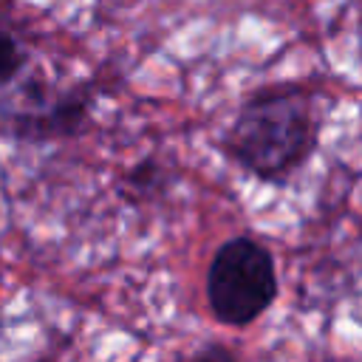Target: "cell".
Returning <instances> with one entry per match:
<instances>
[{"instance_id": "obj_1", "label": "cell", "mask_w": 362, "mask_h": 362, "mask_svg": "<svg viewBox=\"0 0 362 362\" xmlns=\"http://www.w3.org/2000/svg\"><path fill=\"white\" fill-rule=\"evenodd\" d=\"M317 147V119L300 90H260L226 133L229 156L257 178L274 181L300 167Z\"/></svg>"}, {"instance_id": "obj_4", "label": "cell", "mask_w": 362, "mask_h": 362, "mask_svg": "<svg viewBox=\"0 0 362 362\" xmlns=\"http://www.w3.org/2000/svg\"><path fill=\"white\" fill-rule=\"evenodd\" d=\"M25 65V51L17 42L14 34H8L6 28H0V82H8L20 74V68Z\"/></svg>"}, {"instance_id": "obj_2", "label": "cell", "mask_w": 362, "mask_h": 362, "mask_svg": "<svg viewBox=\"0 0 362 362\" xmlns=\"http://www.w3.org/2000/svg\"><path fill=\"white\" fill-rule=\"evenodd\" d=\"M277 297V272L269 249L252 238L226 240L206 272V300L226 325L255 322Z\"/></svg>"}, {"instance_id": "obj_3", "label": "cell", "mask_w": 362, "mask_h": 362, "mask_svg": "<svg viewBox=\"0 0 362 362\" xmlns=\"http://www.w3.org/2000/svg\"><path fill=\"white\" fill-rule=\"evenodd\" d=\"M90 116V96L85 90H71L57 102L34 110H20L11 119V136L20 141H48L62 136H76Z\"/></svg>"}]
</instances>
